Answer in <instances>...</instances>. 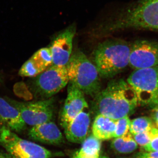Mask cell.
Listing matches in <instances>:
<instances>
[{"label": "cell", "mask_w": 158, "mask_h": 158, "mask_svg": "<svg viewBox=\"0 0 158 158\" xmlns=\"http://www.w3.org/2000/svg\"><path fill=\"white\" fill-rule=\"evenodd\" d=\"M6 99L19 111L23 120L33 127L52 121L54 116L53 98L36 102H20L6 98Z\"/></svg>", "instance_id": "obj_7"}, {"label": "cell", "mask_w": 158, "mask_h": 158, "mask_svg": "<svg viewBox=\"0 0 158 158\" xmlns=\"http://www.w3.org/2000/svg\"><path fill=\"white\" fill-rule=\"evenodd\" d=\"M69 82L84 94L94 98L101 90L100 76L96 66L79 50L72 53L65 65Z\"/></svg>", "instance_id": "obj_4"}, {"label": "cell", "mask_w": 158, "mask_h": 158, "mask_svg": "<svg viewBox=\"0 0 158 158\" xmlns=\"http://www.w3.org/2000/svg\"><path fill=\"white\" fill-rule=\"evenodd\" d=\"M72 158H85L79 154L78 151L76 152L73 156Z\"/></svg>", "instance_id": "obj_27"}, {"label": "cell", "mask_w": 158, "mask_h": 158, "mask_svg": "<svg viewBox=\"0 0 158 158\" xmlns=\"http://www.w3.org/2000/svg\"><path fill=\"white\" fill-rule=\"evenodd\" d=\"M139 158H158V151L140 154Z\"/></svg>", "instance_id": "obj_23"}, {"label": "cell", "mask_w": 158, "mask_h": 158, "mask_svg": "<svg viewBox=\"0 0 158 158\" xmlns=\"http://www.w3.org/2000/svg\"><path fill=\"white\" fill-rule=\"evenodd\" d=\"M88 107L84 93L72 82L69 83L67 96L60 113V124L63 128L69 124L80 113Z\"/></svg>", "instance_id": "obj_11"}, {"label": "cell", "mask_w": 158, "mask_h": 158, "mask_svg": "<svg viewBox=\"0 0 158 158\" xmlns=\"http://www.w3.org/2000/svg\"><path fill=\"white\" fill-rule=\"evenodd\" d=\"M52 64L50 47L44 48L36 52L24 63L19 74L23 77H34L45 71Z\"/></svg>", "instance_id": "obj_12"}, {"label": "cell", "mask_w": 158, "mask_h": 158, "mask_svg": "<svg viewBox=\"0 0 158 158\" xmlns=\"http://www.w3.org/2000/svg\"><path fill=\"white\" fill-rule=\"evenodd\" d=\"M28 136L31 140L48 144H60L64 141L61 131L52 121L32 127Z\"/></svg>", "instance_id": "obj_13"}, {"label": "cell", "mask_w": 158, "mask_h": 158, "mask_svg": "<svg viewBox=\"0 0 158 158\" xmlns=\"http://www.w3.org/2000/svg\"><path fill=\"white\" fill-rule=\"evenodd\" d=\"M101 141L90 135L82 143L81 148L77 151L80 156L85 158H99Z\"/></svg>", "instance_id": "obj_17"}, {"label": "cell", "mask_w": 158, "mask_h": 158, "mask_svg": "<svg viewBox=\"0 0 158 158\" xmlns=\"http://www.w3.org/2000/svg\"><path fill=\"white\" fill-rule=\"evenodd\" d=\"M152 117L157 127H158V106L153 107L152 110Z\"/></svg>", "instance_id": "obj_24"}, {"label": "cell", "mask_w": 158, "mask_h": 158, "mask_svg": "<svg viewBox=\"0 0 158 158\" xmlns=\"http://www.w3.org/2000/svg\"><path fill=\"white\" fill-rule=\"evenodd\" d=\"M131 45L119 39H110L100 44L94 53V65L100 77H113L129 65Z\"/></svg>", "instance_id": "obj_3"}, {"label": "cell", "mask_w": 158, "mask_h": 158, "mask_svg": "<svg viewBox=\"0 0 158 158\" xmlns=\"http://www.w3.org/2000/svg\"><path fill=\"white\" fill-rule=\"evenodd\" d=\"M0 119L1 123L5 124L14 132H22L27 128V125L22 118L19 111L6 99L1 97Z\"/></svg>", "instance_id": "obj_15"}, {"label": "cell", "mask_w": 158, "mask_h": 158, "mask_svg": "<svg viewBox=\"0 0 158 158\" xmlns=\"http://www.w3.org/2000/svg\"><path fill=\"white\" fill-rule=\"evenodd\" d=\"M94 98L93 108L97 115L101 114L116 120L128 116L138 105L134 90L123 79L110 81Z\"/></svg>", "instance_id": "obj_1"}, {"label": "cell", "mask_w": 158, "mask_h": 158, "mask_svg": "<svg viewBox=\"0 0 158 158\" xmlns=\"http://www.w3.org/2000/svg\"><path fill=\"white\" fill-rule=\"evenodd\" d=\"M153 127L152 120L147 117L136 118L131 121L130 132L132 135L148 131Z\"/></svg>", "instance_id": "obj_19"}, {"label": "cell", "mask_w": 158, "mask_h": 158, "mask_svg": "<svg viewBox=\"0 0 158 158\" xmlns=\"http://www.w3.org/2000/svg\"><path fill=\"white\" fill-rule=\"evenodd\" d=\"M0 145L12 158H51L53 156L44 147L20 138L2 123L0 125Z\"/></svg>", "instance_id": "obj_5"}, {"label": "cell", "mask_w": 158, "mask_h": 158, "mask_svg": "<svg viewBox=\"0 0 158 158\" xmlns=\"http://www.w3.org/2000/svg\"><path fill=\"white\" fill-rule=\"evenodd\" d=\"M131 121L128 116H125L116 120V130L114 138L121 137L129 132Z\"/></svg>", "instance_id": "obj_20"}, {"label": "cell", "mask_w": 158, "mask_h": 158, "mask_svg": "<svg viewBox=\"0 0 158 158\" xmlns=\"http://www.w3.org/2000/svg\"><path fill=\"white\" fill-rule=\"evenodd\" d=\"M111 147L120 153H129L135 150L138 147L137 143L130 132L121 137L115 138L112 141Z\"/></svg>", "instance_id": "obj_18"}, {"label": "cell", "mask_w": 158, "mask_h": 158, "mask_svg": "<svg viewBox=\"0 0 158 158\" xmlns=\"http://www.w3.org/2000/svg\"><path fill=\"white\" fill-rule=\"evenodd\" d=\"M76 33L74 24L69 26L54 38L51 46L52 64L63 66L68 63L72 54L74 38Z\"/></svg>", "instance_id": "obj_10"}, {"label": "cell", "mask_w": 158, "mask_h": 158, "mask_svg": "<svg viewBox=\"0 0 158 158\" xmlns=\"http://www.w3.org/2000/svg\"><path fill=\"white\" fill-rule=\"evenodd\" d=\"M150 106L151 107H154L158 106V90L157 93L156 94L155 98L154 99L152 103L150 105Z\"/></svg>", "instance_id": "obj_25"}, {"label": "cell", "mask_w": 158, "mask_h": 158, "mask_svg": "<svg viewBox=\"0 0 158 158\" xmlns=\"http://www.w3.org/2000/svg\"><path fill=\"white\" fill-rule=\"evenodd\" d=\"M0 158H12L8 153L0 151Z\"/></svg>", "instance_id": "obj_26"}, {"label": "cell", "mask_w": 158, "mask_h": 158, "mask_svg": "<svg viewBox=\"0 0 158 158\" xmlns=\"http://www.w3.org/2000/svg\"><path fill=\"white\" fill-rule=\"evenodd\" d=\"M127 81L135 93L138 104L150 106L158 90V65L135 69Z\"/></svg>", "instance_id": "obj_6"}, {"label": "cell", "mask_w": 158, "mask_h": 158, "mask_svg": "<svg viewBox=\"0 0 158 158\" xmlns=\"http://www.w3.org/2000/svg\"><path fill=\"white\" fill-rule=\"evenodd\" d=\"M133 138L137 144L142 147L149 144L151 140L149 131L133 135Z\"/></svg>", "instance_id": "obj_22"}, {"label": "cell", "mask_w": 158, "mask_h": 158, "mask_svg": "<svg viewBox=\"0 0 158 158\" xmlns=\"http://www.w3.org/2000/svg\"><path fill=\"white\" fill-rule=\"evenodd\" d=\"M0 123H1V119H0Z\"/></svg>", "instance_id": "obj_30"}, {"label": "cell", "mask_w": 158, "mask_h": 158, "mask_svg": "<svg viewBox=\"0 0 158 158\" xmlns=\"http://www.w3.org/2000/svg\"><path fill=\"white\" fill-rule=\"evenodd\" d=\"M150 134L151 137V140L146 146L143 147V148L146 151L157 152L158 151V129L156 128L153 127L149 130Z\"/></svg>", "instance_id": "obj_21"}, {"label": "cell", "mask_w": 158, "mask_h": 158, "mask_svg": "<svg viewBox=\"0 0 158 158\" xmlns=\"http://www.w3.org/2000/svg\"><path fill=\"white\" fill-rule=\"evenodd\" d=\"M129 65L135 70L158 65V43L147 40L134 42L131 45Z\"/></svg>", "instance_id": "obj_9"}, {"label": "cell", "mask_w": 158, "mask_h": 158, "mask_svg": "<svg viewBox=\"0 0 158 158\" xmlns=\"http://www.w3.org/2000/svg\"><path fill=\"white\" fill-rule=\"evenodd\" d=\"M99 158H109L105 156H102L99 157Z\"/></svg>", "instance_id": "obj_28"}, {"label": "cell", "mask_w": 158, "mask_h": 158, "mask_svg": "<svg viewBox=\"0 0 158 158\" xmlns=\"http://www.w3.org/2000/svg\"><path fill=\"white\" fill-rule=\"evenodd\" d=\"M35 77L33 83L34 91L48 98L58 93L69 81L65 65H52Z\"/></svg>", "instance_id": "obj_8"}, {"label": "cell", "mask_w": 158, "mask_h": 158, "mask_svg": "<svg viewBox=\"0 0 158 158\" xmlns=\"http://www.w3.org/2000/svg\"><path fill=\"white\" fill-rule=\"evenodd\" d=\"M2 77L1 76V75H0V82H2Z\"/></svg>", "instance_id": "obj_29"}, {"label": "cell", "mask_w": 158, "mask_h": 158, "mask_svg": "<svg viewBox=\"0 0 158 158\" xmlns=\"http://www.w3.org/2000/svg\"><path fill=\"white\" fill-rule=\"evenodd\" d=\"M158 31V0H141L101 25L99 31L106 34L125 29Z\"/></svg>", "instance_id": "obj_2"}, {"label": "cell", "mask_w": 158, "mask_h": 158, "mask_svg": "<svg viewBox=\"0 0 158 158\" xmlns=\"http://www.w3.org/2000/svg\"><path fill=\"white\" fill-rule=\"evenodd\" d=\"M116 120L104 115H97L92 126V133L100 140H107L114 138Z\"/></svg>", "instance_id": "obj_16"}, {"label": "cell", "mask_w": 158, "mask_h": 158, "mask_svg": "<svg viewBox=\"0 0 158 158\" xmlns=\"http://www.w3.org/2000/svg\"><path fill=\"white\" fill-rule=\"evenodd\" d=\"M90 116L85 110L80 113L64 129L66 139L69 142L81 144L88 136L90 125Z\"/></svg>", "instance_id": "obj_14"}]
</instances>
